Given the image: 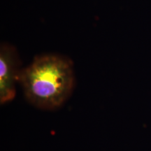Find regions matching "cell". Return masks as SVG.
<instances>
[{"instance_id":"cell-1","label":"cell","mask_w":151,"mask_h":151,"mask_svg":"<svg viewBox=\"0 0 151 151\" xmlns=\"http://www.w3.org/2000/svg\"><path fill=\"white\" fill-rule=\"evenodd\" d=\"M19 82L32 104L46 110L57 109L67 101L73 90V63L56 54L37 56L20 71Z\"/></svg>"},{"instance_id":"cell-2","label":"cell","mask_w":151,"mask_h":151,"mask_svg":"<svg viewBox=\"0 0 151 151\" xmlns=\"http://www.w3.org/2000/svg\"><path fill=\"white\" fill-rule=\"evenodd\" d=\"M19 58L12 45L3 43L0 46V102L12 101L16 96V83L19 81Z\"/></svg>"}]
</instances>
